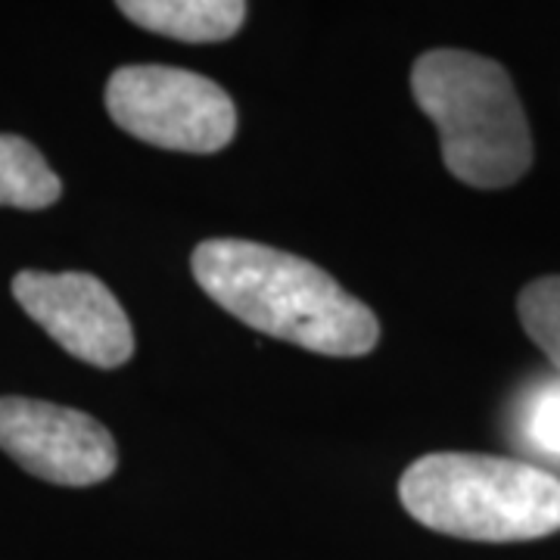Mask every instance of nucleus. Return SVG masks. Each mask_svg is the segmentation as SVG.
<instances>
[{"mask_svg": "<svg viewBox=\"0 0 560 560\" xmlns=\"http://www.w3.org/2000/svg\"><path fill=\"white\" fill-rule=\"evenodd\" d=\"M119 10L140 28L187 44L228 40L246 20L241 0H121Z\"/></svg>", "mask_w": 560, "mask_h": 560, "instance_id": "0eeeda50", "label": "nucleus"}, {"mask_svg": "<svg viewBox=\"0 0 560 560\" xmlns=\"http://www.w3.org/2000/svg\"><path fill=\"white\" fill-rule=\"evenodd\" d=\"M529 433L545 452L560 455V393H548L529 418Z\"/></svg>", "mask_w": 560, "mask_h": 560, "instance_id": "9d476101", "label": "nucleus"}, {"mask_svg": "<svg viewBox=\"0 0 560 560\" xmlns=\"http://www.w3.org/2000/svg\"><path fill=\"white\" fill-rule=\"evenodd\" d=\"M109 119L131 138L175 153H219L237 131V109L219 81L178 66H121L106 81Z\"/></svg>", "mask_w": 560, "mask_h": 560, "instance_id": "20e7f679", "label": "nucleus"}, {"mask_svg": "<svg viewBox=\"0 0 560 560\" xmlns=\"http://www.w3.org/2000/svg\"><path fill=\"white\" fill-rule=\"evenodd\" d=\"M523 330L560 371V278H539L526 283L517 300Z\"/></svg>", "mask_w": 560, "mask_h": 560, "instance_id": "1a4fd4ad", "label": "nucleus"}, {"mask_svg": "<svg viewBox=\"0 0 560 560\" xmlns=\"http://www.w3.org/2000/svg\"><path fill=\"white\" fill-rule=\"evenodd\" d=\"M60 194L62 180L35 143L16 135H0V206L35 212L54 206Z\"/></svg>", "mask_w": 560, "mask_h": 560, "instance_id": "6e6552de", "label": "nucleus"}, {"mask_svg": "<svg viewBox=\"0 0 560 560\" xmlns=\"http://www.w3.org/2000/svg\"><path fill=\"white\" fill-rule=\"evenodd\" d=\"M405 511L442 536L529 541L560 529V480L526 460L436 452L399 480Z\"/></svg>", "mask_w": 560, "mask_h": 560, "instance_id": "7ed1b4c3", "label": "nucleus"}, {"mask_svg": "<svg viewBox=\"0 0 560 560\" xmlns=\"http://www.w3.org/2000/svg\"><path fill=\"white\" fill-rule=\"evenodd\" d=\"M0 448L32 477L57 486H94L119 467V448L101 420L54 401L3 396Z\"/></svg>", "mask_w": 560, "mask_h": 560, "instance_id": "39448f33", "label": "nucleus"}, {"mask_svg": "<svg viewBox=\"0 0 560 560\" xmlns=\"http://www.w3.org/2000/svg\"><path fill=\"white\" fill-rule=\"evenodd\" d=\"M13 296L69 355L94 368H121L135 355V330L109 287L84 271H20Z\"/></svg>", "mask_w": 560, "mask_h": 560, "instance_id": "423d86ee", "label": "nucleus"}, {"mask_svg": "<svg viewBox=\"0 0 560 560\" xmlns=\"http://www.w3.org/2000/svg\"><path fill=\"white\" fill-rule=\"evenodd\" d=\"M194 278L234 318L318 355L355 359L381 342L374 312L315 261L234 237L194 249Z\"/></svg>", "mask_w": 560, "mask_h": 560, "instance_id": "f257e3e1", "label": "nucleus"}, {"mask_svg": "<svg viewBox=\"0 0 560 560\" xmlns=\"http://www.w3.org/2000/svg\"><path fill=\"white\" fill-rule=\"evenodd\" d=\"M420 113L440 128L445 168L470 187H511L533 165V138L504 66L467 50H430L411 69Z\"/></svg>", "mask_w": 560, "mask_h": 560, "instance_id": "f03ea898", "label": "nucleus"}]
</instances>
